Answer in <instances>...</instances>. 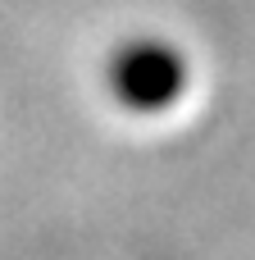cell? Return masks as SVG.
Wrapping results in <instances>:
<instances>
[{
	"mask_svg": "<svg viewBox=\"0 0 255 260\" xmlns=\"http://www.w3.org/2000/svg\"><path fill=\"white\" fill-rule=\"evenodd\" d=\"M110 82H114L119 101L151 110V105H164V101L178 96V87H183V59L169 46H160V41H137V46H128V50L114 55Z\"/></svg>",
	"mask_w": 255,
	"mask_h": 260,
	"instance_id": "1",
	"label": "cell"
}]
</instances>
